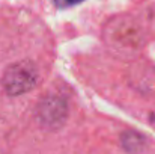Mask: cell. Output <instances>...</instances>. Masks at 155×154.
Segmentation results:
<instances>
[{
    "label": "cell",
    "instance_id": "cell-1",
    "mask_svg": "<svg viewBox=\"0 0 155 154\" xmlns=\"http://www.w3.org/2000/svg\"><path fill=\"white\" fill-rule=\"evenodd\" d=\"M51 2L56 8L65 9V8H71V6H74V5H78V3H81V2H84V0H51Z\"/></svg>",
    "mask_w": 155,
    "mask_h": 154
}]
</instances>
